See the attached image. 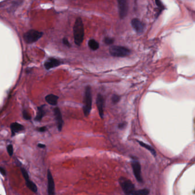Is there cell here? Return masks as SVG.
I'll return each mask as SVG.
<instances>
[{
    "mask_svg": "<svg viewBox=\"0 0 195 195\" xmlns=\"http://www.w3.org/2000/svg\"><path fill=\"white\" fill-rule=\"evenodd\" d=\"M73 36L75 44L80 46L84 38V28L82 19L79 17L75 20L73 27Z\"/></svg>",
    "mask_w": 195,
    "mask_h": 195,
    "instance_id": "6da1fadb",
    "label": "cell"
},
{
    "mask_svg": "<svg viewBox=\"0 0 195 195\" xmlns=\"http://www.w3.org/2000/svg\"><path fill=\"white\" fill-rule=\"evenodd\" d=\"M62 63V62H60L57 59H55L54 58H49L46 61H45V62H44V67L46 70H49L50 69H53L54 67L60 66Z\"/></svg>",
    "mask_w": 195,
    "mask_h": 195,
    "instance_id": "8fae6325",
    "label": "cell"
},
{
    "mask_svg": "<svg viewBox=\"0 0 195 195\" xmlns=\"http://www.w3.org/2000/svg\"><path fill=\"white\" fill-rule=\"evenodd\" d=\"M139 143V144H140V146L142 147H144L145 148H146V150H148V151H150L151 153L153 155H156V151L152 147L150 146H149L148 144H146L145 143H143V142H138Z\"/></svg>",
    "mask_w": 195,
    "mask_h": 195,
    "instance_id": "ac0fdd59",
    "label": "cell"
},
{
    "mask_svg": "<svg viewBox=\"0 0 195 195\" xmlns=\"http://www.w3.org/2000/svg\"><path fill=\"white\" fill-rule=\"evenodd\" d=\"M124 126H125L124 123H121V124H119V128H120V129H123Z\"/></svg>",
    "mask_w": 195,
    "mask_h": 195,
    "instance_id": "83f0119b",
    "label": "cell"
},
{
    "mask_svg": "<svg viewBox=\"0 0 195 195\" xmlns=\"http://www.w3.org/2000/svg\"><path fill=\"white\" fill-rule=\"evenodd\" d=\"M42 36L43 33L42 32L35 30H30L24 34L23 37L27 44H32L37 41Z\"/></svg>",
    "mask_w": 195,
    "mask_h": 195,
    "instance_id": "5b68a950",
    "label": "cell"
},
{
    "mask_svg": "<svg viewBox=\"0 0 195 195\" xmlns=\"http://www.w3.org/2000/svg\"><path fill=\"white\" fill-rule=\"evenodd\" d=\"M0 170H1V174H2V175L5 176V175H6V173H5L6 172H5V170L4 169L1 167V169H0Z\"/></svg>",
    "mask_w": 195,
    "mask_h": 195,
    "instance_id": "484cf974",
    "label": "cell"
},
{
    "mask_svg": "<svg viewBox=\"0 0 195 195\" xmlns=\"http://www.w3.org/2000/svg\"><path fill=\"white\" fill-rule=\"evenodd\" d=\"M25 129V127L22 124H20L17 122H14L10 124V129L12 131V136H14L15 134L19 133L21 131H23Z\"/></svg>",
    "mask_w": 195,
    "mask_h": 195,
    "instance_id": "5bb4252c",
    "label": "cell"
},
{
    "mask_svg": "<svg viewBox=\"0 0 195 195\" xmlns=\"http://www.w3.org/2000/svg\"><path fill=\"white\" fill-rule=\"evenodd\" d=\"M54 114L55 116V119L56 120V123L58 129L59 131H61L62 129V126L64 124V122L62 120V115L60 110L58 107H56L54 109Z\"/></svg>",
    "mask_w": 195,
    "mask_h": 195,
    "instance_id": "9c48e42d",
    "label": "cell"
},
{
    "mask_svg": "<svg viewBox=\"0 0 195 195\" xmlns=\"http://www.w3.org/2000/svg\"><path fill=\"white\" fill-rule=\"evenodd\" d=\"M109 53L115 57H125L131 54V51L123 46H113L109 49Z\"/></svg>",
    "mask_w": 195,
    "mask_h": 195,
    "instance_id": "277c9868",
    "label": "cell"
},
{
    "mask_svg": "<svg viewBox=\"0 0 195 195\" xmlns=\"http://www.w3.org/2000/svg\"><path fill=\"white\" fill-rule=\"evenodd\" d=\"M7 151L9 156H12L13 154V147L12 144H9L7 146Z\"/></svg>",
    "mask_w": 195,
    "mask_h": 195,
    "instance_id": "7402d4cb",
    "label": "cell"
},
{
    "mask_svg": "<svg viewBox=\"0 0 195 195\" xmlns=\"http://www.w3.org/2000/svg\"><path fill=\"white\" fill-rule=\"evenodd\" d=\"M22 115H23V118L24 119L27 120L31 119V116L27 110H24L22 111Z\"/></svg>",
    "mask_w": 195,
    "mask_h": 195,
    "instance_id": "ffe728a7",
    "label": "cell"
},
{
    "mask_svg": "<svg viewBox=\"0 0 195 195\" xmlns=\"http://www.w3.org/2000/svg\"><path fill=\"white\" fill-rule=\"evenodd\" d=\"M45 105L41 106L37 108V115L35 118V120L37 121V122H40L42 119L43 118V117L45 115V110L44 109Z\"/></svg>",
    "mask_w": 195,
    "mask_h": 195,
    "instance_id": "2e32d148",
    "label": "cell"
},
{
    "mask_svg": "<svg viewBox=\"0 0 195 195\" xmlns=\"http://www.w3.org/2000/svg\"><path fill=\"white\" fill-rule=\"evenodd\" d=\"M104 42L105 44L110 45L114 42V40L113 38H109V37H105L104 40Z\"/></svg>",
    "mask_w": 195,
    "mask_h": 195,
    "instance_id": "44dd1931",
    "label": "cell"
},
{
    "mask_svg": "<svg viewBox=\"0 0 195 195\" xmlns=\"http://www.w3.org/2000/svg\"><path fill=\"white\" fill-rule=\"evenodd\" d=\"M21 170L22 175H23V176L24 177V179L25 180L27 187L31 191L35 192V193H36L37 192V187L35 186V184L33 182H31V180H30L29 175H28V173L27 172V171L23 168L21 169Z\"/></svg>",
    "mask_w": 195,
    "mask_h": 195,
    "instance_id": "52a82bcc",
    "label": "cell"
},
{
    "mask_svg": "<svg viewBox=\"0 0 195 195\" xmlns=\"http://www.w3.org/2000/svg\"><path fill=\"white\" fill-rule=\"evenodd\" d=\"M88 46L90 49L93 51L97 50L99 48V44L96 40L91 39L88 41Z\"/></svg>",
    "mask_w": 195,
    "mask_h": 195,
    "instance_id": "e0dca14e",
    "label": "cell"
},
{
    "mask_svg": "<svg viewBox=\"0 0 195 195\" xmlns=\"http://www.w3.org/2000/svg\"><path fill=\"white\" fill-rule=\"evenodd\" d=\"M149 191L147 189H142L140 190H135L132 195H148Z\"/></svg>",
    "mask_w": 195,
    "mask_h": 195,
    "instance_id": "d6986e66",
    "label": "cell"
},
{
    "mask_svg": "<svg viewBox=\"0 0 195 195\" xmlns=\"http://www.w3.org/2000/svg\"><path fill=\"white\" fill-rule=\"evenodd\" d=\"M119 183L125 195H132L136 190L133 183L125 177H121Z\"/></svg>",
    "mask_w": 195,
    "mask_h": 195,
    "instance_id": "3957f363",
    "label": "cell"
},
{
    "mask_svg": "<svg viewBox=\"0 0 195 195\" xmlns=\"http://www.w3.org/2000/svg\"><path fill=\"white\" fill-rule=\"evenodd\" d=\"M37 130L40 133H44L45 131H46V127H40V128L37 129Z\"/></svg>",
    "mask_w": 195,
    "mask_h": 195,
    "instance_id": "d4e9b609",
    "label": "cell"
},
{
    "mask_svg": "<svg viewBox=\"0 0 195 195\" xmlns=\"http://www.w3.org/2000/svg\"><path fill=\"white\" fill-rule=\"evenodd\" d=\"M38 147H39V148H45L46 146L45 145V144H41V143H39V144H38Z\"/></svg>",
    "mask_w": 195,
    "mask_h": 195,
    "instance_id": "4316f807",
    "label": "cell"
},
{
    "mask_svg": "<svg viewBox=\"0 0 195 195\" xmlns=\"http://www.w3.org/2000/svg\"><path fill=\"white\" fill-rule=\"evenodd\" d=\"M120 101V97L119 95H113L112 97V101L113 102V103L116 104Z\"/></svg>",
    "mask_w": 195,
    "mask_h": 195,
    "instance_id": "603a6c76",
    "label": "cell"
},
{
    "mask_svg": "<svg viewBox=\"0 0 195 195\" xmlns=\"http://www.w3.org/2000/svg\"><path fill=\"white\" fill-rule=\"evenodd\" d=\"M117 1L120 18H124L127 16L128 11V0H117Z\"/></svg>",
    "mask_w": 195,
    "mask_h": 195,
    "instance_id": "8992f818",
    "label": "cell"
},
{
    "mask_svg": "<svg viewBox=\"0 0 195 195\" xmlns=\"http://www.w3.org/2000/svg\"><path fill=\"white\" fill-rule=\"evenodd\" d=\"M92 93L91 87L87 86L85 89L84 98V106L83 111L85 116H88L89 115L92 109Z\"/></svg>",
    "mask_w": 195,
    "mask_h": 195,
    "instance_id": "7a4b0ae2",
    "label": "cell"
},
{
    "mask_svg": "<svg viewBox=\"0 0 195 195\" xmlns=\"http://www.w3.org/2000/svg\"><path fill=\"white\" fill-rule=\"evenodd\" d=\"M131 25L138 33H142L144 30V25L138 18L133 19L131 21Z\"/></svg>",
    "mask_w": 195,
    "mask_h": 195,
    "instance_id": "7c38bea8",
    "label": "cell"
},
{
    "mask_svg": "<svg viewBox=\"0 0 195 195\" xmlns=\"http://www.w3.org/2000/svg\"><path fill=\"white\" fill-rule=\"evenodd\" d=\"M50 1H52V0H50Z\"/></svg>",
    "mask_w": 195,
    "mask_h": 195,
    "instance_id": "f546056e",
    "label": "cell"
},
{
    "mask_svg": "<svg viewBox=\"0 0 195 195\" xmlns=\"http://www.w3.org/2000/svg\"><path fill=\"white\" fill-rule=\"evenodd\" d=\"M58 97L54 94H49L45 97V101L52 106H56L57 104Z\"/></svg>",
    "mask_w": 195,
    "mask_h": 195,
    "instance_id": "9a60e30c",
    "label": "cell"
},
{
    "mask_svg": "<svg viewBox=\"0 0 195 195\" xmlns=\"http://www.w3.org/2000/svg\"><path fill=\"white\" fill-rule=\"evenodd\" d=\"M132 167L133 169V173L138 182H142V169L141 165L138 161H133L132 162Z\"/></svg>",
    "mask_w": 195,
    "mask_h": 195,
    "instance_id": "ba28073f",
    "label": "cell"
},
{
    "mask_svg": "<svg viewBox=\"0 0 195 195\" xmlns=\"http://www.w3.org/2000/svg\"><path fill=\"white\" fill-rule=\"evenodd\" d=\"M156 4L158 6L160 5V2L159 0H156Z\"/></svg>",
    "mask_w": 195,
    "mask_h": 195,
    "instance_id": "f1b7e54d",
    "label": "cell"
},
{
    "mask_svg": "<svg viewBox=\"0 0 195 195\" xmlns=\"http://www.w3.org/2000/svg\"><path fill=\"white\" fill-rule=\"evenodd\" d=\"M48 195H55V186L52 173L48 171Z\"/></svg>",
    "mask_w": 195,
    "mask_h": 195,
    "instance_id": "30bf717a",
    "label": "cell"
},
{
    "mask_svg": "<svg viewBox=\"0 0 195 195\" xmlns=\"http://www.w3.org/2000/svg\"><path fill=\"white\" fill-rule=\"evenodd\" d=\"M96 104L98 106V110L99 112V114L101 118H103L104 116V99L102 95L99 94H98L97 99H96Z\"/></svg>",
    "mask_w": 195,
    "mask_h": 195,
    "instance_id": "4fadbf2b",
    "label": "cell"
},
{
    "mask_svg": "<svg viewBox=\"0 0 195 195\" xmlns=\"http://www.w3.org/2000/svg\"><path fill=\"white\" fill-rule=\"evenodd\" d=\"M62 43H63V44L65 45V46H67V47H68V48H70L71 46V44H70V43L69 42V41H68V40L67 38H63V40H62Z\"/></svg>",
    "mask_w": 195,
    "mask_h": 195,
    "instance_id": "cb8c5ba5",
    "label": "cell"
}]
</instances>
